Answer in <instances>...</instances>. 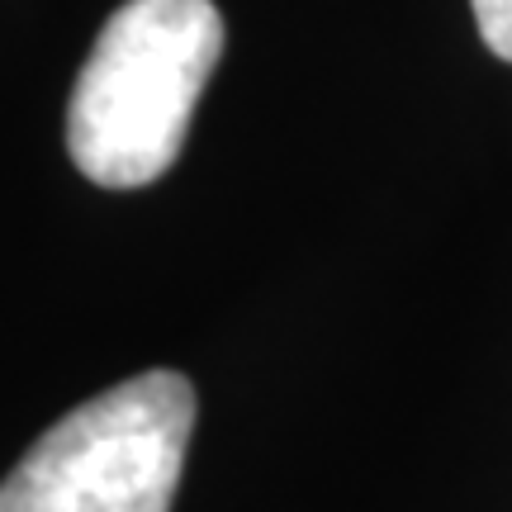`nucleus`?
Here are the masks:
<instances>
[{
  "label": "nucleus",
  "instance_id": "obj_1",
  "mask_svg": "<svg viewBox=\"0 0 512 512\" xmlns=\"http://www.w3.org/2000/svg\"><path fill=\"white\" fill-rule=\"evenodd\" d=\"M223 53L214 0H128L100 29L67 105V152L86 181L138 190L181 157Z\"/></svg>",
  "mask_w": 512,
  "mask_h": 512
},
{
  "label": "nucleus",
  "instance_id": "obj_2",
  "mask_svg": "<svg viewBox=\"0 0 512 512\" xmlns=\"http://www.w3.org/2000/svg\"><path fill=\"white\" fill-rule=\"evenodd\" d=\"M195 384L147 370L53 422L0 484V512H171Z\"/></svg>",
  "mask_w": 512,
  "mask_h": 512
},
{
  "label": "nucleus",
  "instance_id": "obj_3",
  "mask_svg": "<svg viewBox=\"0 0 512 512\" xmlns=\"http://www.w3.org/2000/svg\"><path fill=\"white\" fill-rule=\"evenodd\" d=\"M470 5H475V24L484 43L503 62H512V0H470Z\"/></svg>",
  "mask_w": 512,
  "mask_h": 512
}]
</instances>
